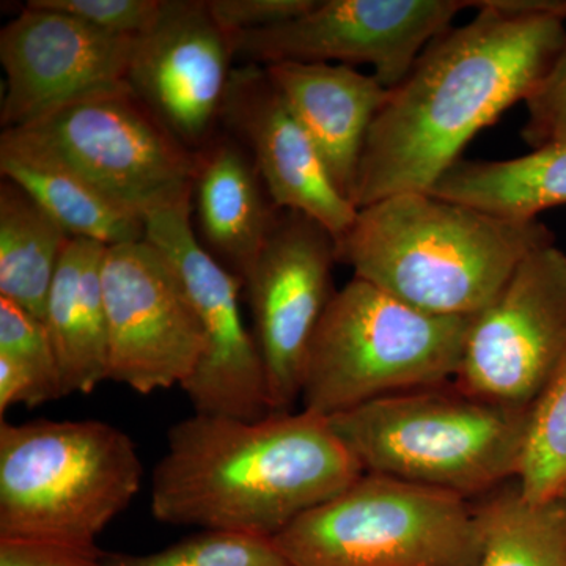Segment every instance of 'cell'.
Wrapping results in <instances>:
<instances>
[{
  "mask_svg": "<svg viewBox=\"0 0 566 566\" xmlns=\"http://www.w3.org/2000/svg\"><path fill=\"white\" fill-rule=\"evenodd\" d=\"M41 9L70 14L93 29L118 36H139L155 24L164 0H29Z\"/></svg>",
  "mask_w": 566,
  "mask_h": 566,
  "instance_id": "4316f807",
  "label": "cell"
},
{
  "mask_svg": "<svg viewBox=\"0 0 566 566\" xmlns=\"http://www.w3.org/2000/svg\"><path fill=\"white\" fill-rule=\"evenodd\" d=\"M526 107L523 139L534 150L566 140V35L556 59L528 96Z\"/></svg>",
  "mask_w": 566,
  "mask_h": 566,
  "instance_id": "83f0119b",
  "label": "cell"
},
{
  "mask_svg": "<svg viewBox=\"0 0 566 566\" xmlns=\"http://www.w3.org/2000/svg\"><path fill=\"white\" fill-rule=\"evenodd\" d=\"M208 9L229 35L263 31L301 17L316 0H207Z\"/></svg>",
  "mask_w": 566,
  "mask_h": 566,
  "instance_id": "f1b7e54d",
  "label": "cell"
},
{
  "mask_svg": "<svg viewBox=\"0 0 566 566\" xmlns=\"http://www.w3.org/2000/svg\"><path fill=\"white\" fill-rule=\"evenodd\" d=\"M263 69L314 142L338 191L353 202L368 133L389 91L375 76L338 63Z\"/></svg>",
  "mask_w": 566,
  "mask_h": 566,
  "instance_id": "e0dca14e",
  "label": "cell"
},
{
  "mask_svg": "<svg viewBox=\"0 0 566 566\" xmlns=\"http://www.w3.org/2000/svg\"><path fill=\"white\" fill-rule=\"evenodd\" d=\"M474 20L428 44L365 144L354 207L430 192L476 134L526 103L566 35V0H472Z\"/></svg>",
  "mask_w": 566,
  "mask_h": 566,
  "instance_id": "6da1fadb",
  "label": "cell"
},
{
  "mask_svg": "<svg viewBox=\"0 0 566 566\" xmlns=\"http://www.w3.org/2000/svg\"><path fill=\"white\" fill-rule=\"evenodd\" d=\"M0 174L24 189L71 238L112 245L145 240V219L57 164L0 145Z\"/></svg>",
  "mask_w": 566,
  "mask_h": 566,
  "instance_id": "44dd1931",
  "label": "cell"
},
{
  "mask_svg": "<svg viewBox=\"0 0 566 566\" xmlns=\"http://www.w3.org/2000/svg\"><path fill=\"white\" fill-rule=\"evenodd\" d=\"M134 41L136 36L111 35L28 2L0 32L3 129L21 128L66 104L128 88Z\"/></svg>",
  "mask_w": 566,
  "mask_h": 566,
  "instance_id": "5bb4252c",
  "label": "cell"
},
{
  "mask_svg": "<svg viewBox=\"0 0 566 566\" xmlns=\"http://www.w3.org/2000/svg\"><path fill=\"white\" fill-rule=\"evenodd\" d=\"M364 474L329 420L197 415L174 423L151 476V513L169 526L274 538Z\"/></svg>",
  "mask_w": 566,
  "mask_h": 566,
  "instance_id": "7a4b0ae2",
  "label": "cell"
},
{
  "mask_svg": "<svg viewBox=\"0 0 566 566\" xmlns=\"http://www.w3.org/2000/svg\"><path fill=\"white\" fill-rule=\"evenodd\" d=\"M293 566H475V506L460 495L364 472L274 536Z\"/></svg>",
  "mask_w": 566,
  "mask_h": 566,
  "instance_id": "52a82bcc",
  "label": "cell"
},
{
  "mask_svg": "<svg viewBox=\"0 0 566 566\" xmlns=\"http://www.w3.org/2000/svg\"><path fill=\"white\" fill-rule=\"evenodd\" d=\"M192 211L200 244L243 281L273 232L275 207L251 155L219 129L196 151Z\"/></svg>",
  "mask_w": 566,
  "mask_h": 566,
  "instance_id": "ac0fdd59",
  "label": "cell"
},
{
  "mask_svg": "<svg viewBox=\"0 0 566 566\" xmlns=\"http://www.w3.org/2000/svg\"><path fill=\"white\" fill-rule=\"evenodd\" d=\"M132 436L102 420L0 423V538L102 551L96 539L139 493Z\"/></svg>",
  "mask_w": 566,
  "mask_h": 566,
  "instance_id": "5b68a950",
  "label": "cell"
},
{
  "mask_svg": "<svg viewBox=\"0 0 566 566\" xmlns=\"http://www.w3.org/2000/svg\"><path fill=\"white\" fill-rule=\"evenodd\" d=\"M337 262L354 277L439 316H474L528 255L554 244L538 219H509L431 192L387 197L357 210Z\"/></svg>",
  "mask_w": 566,
  "mask_h": 566,
  "instance_id": "3957f363",
  "label": "cell"
},
{
  "mask_svg": "<svg viewBox=\"0 0 566 566\" xmlns=\"http://www.w3.org/2000/svg\"><path fill=\"white\" fill-rule=\"evenodd\" d=\"M103 566H293L274 538L200 531L151 554L103 553Z\"/></svg>",
  "mask_w": 566,
  "mask_h": 566,
  "instance_id": "d4e9b609",
  "label": "cell"
},
{
  "mask_svg": "<svg viewBox=\"0 0 566 566\" xmlns=\"http://www.w3.org/2000/svg\"><path fill=\"white\" fill-rule=\"evenodd\" d=\"M471 319L427 314L353 277L334 293L308 348L303 409L329 419L387 395L453 382Z\"/></svg>",
  "mask_w": 566,
  "mask_h": 566,
  "instance_id": "8992f818",
  "label": "cell"
},
{
  "mask_svg": "<svg viewBox=\"0 0 566 566\" xmlns=\"http://www.w3.org/2000/svg\"><path fill=\"white\" fill-rule=\"evenodd\" d=\"M0 145L57 164L144 219L192 202L196 153L132 87L3 129Z\"/></svg>",
  "mask_w": 566,
  "mask_h": 566,
  "instance_id": "ba28073f",
  "label": "cell"
},
{
  "mask_svg": "<svg viewBox=\"0 0 566 566\" xmlns=\"http://www.w3.org/2000/svg\"><path fill=\"white\" fill-rule=\"evenodd\" d=\"M107 379L150 395L180 386L207 340L177 268L150 241L118 244L102 266Z\"/></svg>",
  "mask_w": 566,
  "mask_h": 566,
  "instance_id": "30bf717a",
  "label": "cell"
},
{
  "mask_svg": "<svg viewBox=\"0 0 566 566\" xmlns=\"http://www.w3.org/2000/svg\"><path fill=\"white\" fill-rule=\"evenodd\" d=\"M480 553L475 566H566V505L532 502L506 488L475 506Z\"/></svg>",
  "mask_w": 566,
  "mask_h": 566,
  "instance_id": "603a6c76",
  "label": "cell"
},
{
  "mask_svg": "<svg viewBox=\"0 0 566 566\" xmlns=\"http://www.w3.org/2000/svg\"><path fill=\"white\" fill-rule=\"evenodd\" d=\"M436 386L329 417L364 472L469 499L517 476L531 409Z\"/></svg>",
  "mask_w": 566,
  "mask_h": 566,
  "instance_id": "277c9868",
  "label": "cell"
},
{
  "mask_svg": "<svg viewBox=\"0 0 566 566\" xmlns=\"http://www.w3.org/2000/svg\"><path fill=\"white\" fill-rule=\"evenodd\" d=\"M0 356L18 365L28 376L32 386V408L63 398L61 370L44 323L2 297Z\"/></svg>",
  "mask_w": 566,
  "mask_h": 566,
  "instance_id": "484cf974",
  "label": "cell"
},
{
  "mask_svg": "<svg viewBox=\"0 0 566 566\" xmlns=\"http://www.w3.org/2000/svg\"><path fill=\"white\" fill-rule=\"evenodd\" d=\"M103 553L33 539L0 538V566H103Z\"/></svg>",
  "mask_w": 566,
  "mask_h": 566,
  "instance_id": "f546056e",
  "label": "cell"
},
{
  "mask_svg": "<svg viewBox=\"0 0 566 566\" xmlns=\"http://www.w3.org/2000/svg\"><path fill=\"white\" fill-rule=\"evenodd\" d=\"M566 356V253H528L472 316L453 385L472 397L531 409Z\"/></svg>",
  "mask_w": 566,
  "mask_h": 566,
  "instance_id": "9c48e42d",
  "label": "cell"
},
{
  "mask_svg": "<svg viewBox=\"0 0 566 566\" xmlns=\"http://www.w3.org/2000/svg\"><path fill=\"white\" fill-rule=\"evenodd\" d=\"M517 488L532 502L557 497L566 483V356L531 408Z\"/></svg>",
  "mask_w": 566,
  "mask_h": 566,
  "instance_id": "cb8c5ba5",
  "label": "cell"
},
{
  "mask_svg": "<svg viewBox=\"0 0 566 566\" xmlns=\"http://www.w3.org/2000/svg\"><path fill=\"white\" fill-rule=\"evenodd\" d=\"M334 234L300 211L281 210L263 251L243 277L273 412L301 400L308 348L333 300Z\"/></svg>",
  "mask_w": 566,
  "mask_h": 566,
  "instance_id": "4fadbf2b",
  "label": "cell"
},
{
  "mask_svg": "<svg viewBox=\"0 0 566 566\" xmlns=\"http://www.w3.org/2000/svg\"><path fill=\"white\" fill-rule=\"evenodd\" d=\"M233 61L232 39L207 0H164L155 24L134 41L128 84L196 153L221 129Z\"/></svg>",
  "mask_w": 566,
  "mask_h": 566,
  "instance_id": "9a60e30c",
  "label": "cell"
},
{
  "mask_svg": "<svg viewBox=\"0 0 566 566\" xmlns=\"http://www.w3.org/2000/svg\"><path fill=\"white\" fill-rule=\"evenodd\" d=\"M69 233L24 189L0 185V297L43 322Z\"/></svg>",
  "mask_w": 566,
  "mask_h": 566,
  "instance_id": "7402d4cb",
  "label": "cell"
},
{
  "mask_svg": "<svg viewBox=\"0 0 566 566\" xmlns=\"http://www.w3.org/2000/svg\"><path fill=\"white\" fill-rule=\"evenodd\" d=\"M557 497H560L562 501H564L565 505H566V483H565V486L562 488L560 494H558Z\"/></svg>",
  "mask_w": 566,
  "mask_h": 566,
  "instance_id": "4dcf8cb0",
  "label": "cell"
},
{
  "mask_svg": "<svg viewBox=\"0 0 566 566\" xmlns=\"http://www.w3.org/2000/svg\"><path fill=\"white\" fill-rule=\"evenodd\" d=\"M509 219H538L566 205V140L504 161L461 159L430 191Z\"/></svg>",
  "mask_w": 566,
  "mask_h": 566,
  "instance_id": "ffe728a7",
  "label": "cell"
},
{
  "mask_svg": "<svg viewBox=\"0 0 566 566\" xmlns=\"http://www.w3.org/2000/svg\"><path fill=\"white\" fill-rule=\"evenodd\" d=\"M145 240L175 264L202 324L207 348L181 385L193 411L251 422L273 415L262 354L241 315L243 281L200 244L192 202L145 219Z\"/></svg>",
  "mask_w": 566,
  "mask_h": 566,
  "instance_id": "7c38bea8",
  "label": "cell"
},
{
  "mask_svg": "<svg viewBox=\"0 0 566 566\" xmlns=\"http://www.w3.org/2000/svg\"><path fill=\"white\" fill-rule=\"evenodd\" d=\"M106 245L71 238L59 262L44 327L61 370L62 394H92L107 381V326L102 266Z\"/></svg>",
  "mask_w": 566,
  "mask_h": 566,
  "instance_id": "d6986e66",
  "label": "cell"
},
{
  "mask_svg": "<svg viewBox=\"0 0 566 566\" xmlns=\"http://www.w3.org/2000/svg\"><path fill=\"white\" fill-rule=\"evenodd\" d=\"M221 128L249 151L275 207L304 212L335 240L353 226L357 208L338 191L314 142L263 66H234Z\"/></svg>",
  "mask_w": 566,
  "mask_h": 566,
  "instance_id": "2e32d148",
  "label": "cell"
},
{
  "mask_svg": "<svg viewBox=\"0 0 566 566\" xmlns=\"http://www.w3.org/2000/svg\"><path fill=\"white\" fill-rule=\"evenodd\" d=\"M465 9L472 0H316L292 21L230 39L243 65L365 63L392 91Z\"/></svg>",
  "mask_w": 566,
  "mask_h": 566,
  "instance_id": "8fae6325",
  "label": "cell"
}]
</instances>
